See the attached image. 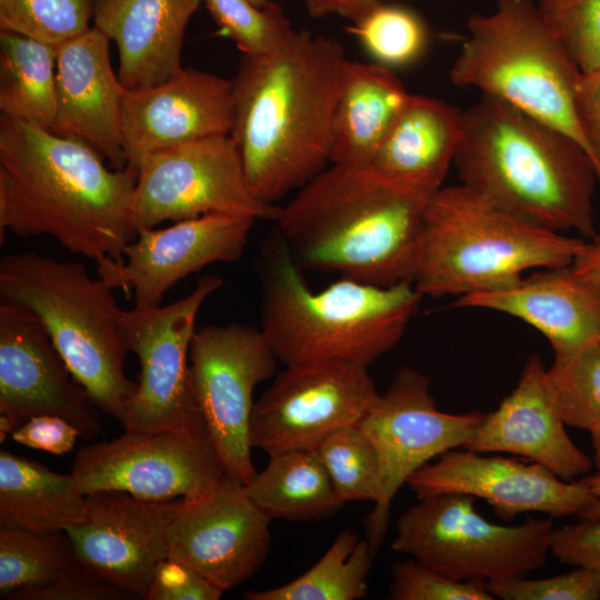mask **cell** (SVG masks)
I'll use <instances>...</instances> for the list:
<instances>
[{"instance_id":"52a82bcc","label":"cell","mask_w":600,"mask_h":600,"mask_svg":"<svg viewBox=\"0 0 600 600\" xmlns=\"http://www.w3.org/2000/svg\"><path fill=\"white\" fill-rule=\"evenodd\" d=\"M0 303L32 312L76 381L101 411L124 423L137 382L124 372V310L111 287L80 262L8 253L0 261Z\"/></svg>"},{"instance_id":"4316f807","label":"cell","mask_w":600,"mask_h":600,"mask_svg":"<svg viewBox=\"0 0 600 600\" xmlns=\"http://www.w3.org/2000/svg\"><path fill=\"white\" fill-rule=\"evenodd\" d=\"M409 96L391 68L347 59L332 119L330 163H371Z\"/></svg>"},{"instance_id":"8992f818","label":"cell","mask_w":600,"mask_h":600,"mask_svg":"<svg viewBox=\"0 0 600 600\" xmlns=\"http://www.w3.org/2000/svg\"><path fill=\"white\" fill-rule=\"evenodd\" d=\"M586 239L524 221L462 186L430 198L411 283L422 297L494 291L526 271L570 266Z\"/></svg>"},{"instance_id":"ac0fdd59","label":"cell","mask_w":600,"mask_h":600,"mask_svg":"<svg viewBox=\"0 0 600 600\" xmlns=\"http://www.w3.org/2000/svg\"><path fill=\"white\" fill-rule=\"evenodd\" d=\"M407 484L417 499L437 493H462L482 499L504 522L527 512L579 518L594 500L580 479L563 480L528 460L488 456L464 448L449 450L424 464Z\"/></svg>"},{"instance_id":"2e32d148","label":"cell","mask_w":600,"mask_h":600,"mask_svg":"<svg viewBox=\"0 0 600 600\" xmlns=\"http://www.w3.org/2000/svg\"><path fill=\"white\" fill-rule=\"evenodd\" d=\"M257 219L214 212L156 229L139 228L123 252V261L97 263V273L109 287L132 294L134 309L161 306L177 282L216 262L241 258Z\"/></svg>"},{"instance_id":"d590c367","label":"cell","mask_w":600,"mask_h":600,"mask_svg":"<svg viewBox=\"0 0 600 600\" xmlns=\"http://www.w3.org/2000/svg\"><path fill=\"white\" fill-rule=\"evenodd\" d=\"M96 0H0V30L60 46L87 31Z\"/></svg>"},{"instance_id":"e575fe53","label":"cell","mask_w":600,"mask_h":600,"mask_svg":"<svg viewBox=\"0 0 600 600\" xmlns=\"http://www.w3.org/2000/svg\"><path fill=\"white\" fill-rule=\"evenodd\" d=\"M350 31L373 57L388 68L414 62L426 50L428 30L418 13L400 4L379 3Z\"/></svg>"},{"instance_id":"83f0119b","label":"cell","mask_w":600,"mask_h":600,"mask_svg":"<svg viewBox=\"0 0 600 600\" xmlns=\"http://www.w3.org/2000/svg\"><path fill=\"white\" fill-rule=\"evenodd\" d=\"M87 496L72 474L57 473L42 463L0 452V527L33 531H64L84 520Z\"/></svg>"},{"instance_id":"ab89813d","label":"cell","mask_w":600,"mask_h":600,"mask_svg":"<svg viewBox=\"0 0 600 600\" xmlns=\"http://www.w3.org/2000/svg\"><path fill=\"white\" fill-rule=\"evenodd\" d=\"M494 599L503 600H598L600 573L577 567L568 573L541 579L527 577L487 582Z\"/></svg>"},{"instance_id":"7402d4cb","label":"cell","mask_w":600,"mask_h":600,"mask_svg":"<svg viewBox=\"0 0 600 600\" xmlns=\"http://www.w3.org/2000/svg\"><path fill=\"white\" fill-rule=\"evenodd\" d=\"M109 37L93 24L57 47V112L52 131L82 140L112 168L127 167L122 146L126 88L110 62Z\"/></svg>"},{"instance_id":"9c48e42d","label":"cell","mask_w":600,"mask_h":600,"mask_svg":"<svg viewBox=\"0 0 600 600\" xmlns=\"http://www.w3.org/2000/svg\"><path fill=\"white\" fill-rule=\"evenodd\" d=\"M552 518L500 524L483 518L474 498L437 493L418 499L399 518L393 552L458 581H503L544 566Z\"/></svg>"},{"instance_id":"f907efd6","label":"cell","mask_w":600,"mask_h":600,"mask_svg":"<svg viewBox=\"0 0 600 600\" xmlns=\"http://www.w3.org/2000/svg\"><path fill=\"white\" fill-rule=\"evenodd\" d=\"M253 4H256L257 7H263L266 6L269 0H250Z\"/></svg>"},{"instance_id":"4fadbf2b","label":"cell","mask_w":600,"mask_h":600,"mask_svg":"<svg viewBox=\"0 0 600 600\" xmlns=\"http://www.w3.org/2000/svg\"><path fill=\"white\" fill-rule=\"evenodd\" d=\"M189 358L207 433L227 472L248 484L257 473L250 443L253 391L274 376L279 360L261 328L239 322L196 329Z\"/></svg>"},{"instance_id":"ee69618b","label":"cell","mask_w":600,"mask_h":600,"mask_svg":"<svg viewBox=\"0 0 600 600\" xmlns=\"http://www.w3.org/2000/svg\"><path fill=\"white\" fill-rule=\"evenodd\" d=\"M78 437L80 432L70 421L53 414L32 417L11 434L12 440L22 446L52 454L71 451Z\"/></svg>"},{"instance_id":"d4e9b609","label":"cell","mask_w":600,"mask_h":600,"mask_svg":"<svg viewBox=\"0 0 600 600\" xmlns=\"http://www.w3.org/2000/svg\"><path fill=\"white\" fill-rule=\"evenodd\" d=\"M202 0H96L93 26L117 46L128 89L158 84L182 68L187 26Z\"/></svg>"},{"instance_id":"60d3db41","label":"cell","mask_w":600,"mask_h":600,"mask_svg":"<svg viewBox=\"0 0 600 600\" xmlns=\"http://www.w3.org/2000/svg\"><path fill=\"white\" fill-rule=\"evenodd\" d=\"M133 594L102 580L80 562L56 580L14 592L8 600H131Z\"/></svg>"},{"instance_id":"cb8c5ba5","label":"cell","mask_w":600,"mask_h":600,"mask_svg":"<svg viewBox=\"0 0 600 600\" xmlns=\"http://www.w3.org/2000/svg\"><path fill=\"white\" fill-rule=\"evenodd\" d=\"M454 306L520 319L544 336L554 353L600 343V287L571 266L539 269L510 287L459 297Z\"/></svg>"},{"instance_id":"1f68e13d","label":"cell","mask_w":600,"mask_h":600,"mask_svg":"<svg viewBox=\"0 0 600 600\" xmlns=\"http://www.w3.org/2000/svg\"><path fill=\"white\" fill-rule=\"evenodd\" d=\"M66 531H33L0 527V598L42 586L77 564Z\"/></svg>"},{"instance_id":"ffe728a7","label":"cell","mask_w":600,"mask_h":600,"mask_svg":"<svg viewBox=\"0 0 600 600\" xmlns=\"http://www.w3.org/2000/svg\"><path fill=\"white\" fill-rule=\"evenodd\" d=\"M182 499L149 501L127 492L87 496L86 518L64 531L78 561L102 580L144 599L168 558V530Z\"/></svg>"},{"instance_id":"c3c4849f","label":"cell","mask_w":600,"mask_h":600,"mask_svg":"<svg viewBox=\"0 0 600 600\" xmlns=\"http://www.w3.org/2000/svg\"><path fill=\"white\" fill-rule=\"evenodd\" d=\"M580 480L593 494V503L579 517V520H600V470L586 474Z\"/></svg>"},{"instance_id":"f6af8a7d","label":"cell","mask_w":600,"mask_h":600,"mask_svg":"<svg viewBox=\"0 0 600 600\" xmlns=\"http://www.w3.org/2000/svg\"><path fill=\"white\" fill-rule=\"evenodd\" d=\"M576 109L588 157L600 182V69L580 74Z\"/></svg>"},{"instance_id":"7c38bea8","label":"cell","mask_w":600,"mask_h":600,"mask_svg":"<svg viewBox=\"0 0 600 600\" xmlns=\"http://www.w3.org/2000/svg\"><path fill=\"white\" fill-rule=\"evenodd\" d=\"M279 207L256 194L230 134L154 152L137 169L132 212L138 229L214 212L274 221Z\"/></svg>"},{"instance_id":"30bf717a","label":"cell","mask_w":600,"mask_h":600,"mask_svg":"<svg viewBox=\"0 0 600 600\" xmlns=\"http://www.w3.org/2000/svg\"><path fill=\"white\" fill-rule=\"evenodd\" d=\"M222 284L219 277L203 276L188 296L176 302L124 310L127 349L140 364L137 388L122 424L126 431L206 430L194 394L189 352L198 312Z\"/></svg>"},{"instance_id":"f546056e","label":"cell","mask_w":600,"mask_h":600,"mask_svg":"<svg viewBox=\"0 0 600 600\" xmlns=\"http://www.w3.org/2000/svg\"><path fill=\"white\" fill-rule=\"evenodd\" d=\"M57 47L0 30V112L52 129L57 112Z\"/></svg>"},{"instance_id":"9a60e30c","label":"cell","mask_w":600,"mask_h":600,"mask_svg":"<svg viewBox=\"0 0 600 600\" xmlns=\"http://www.w3.org/2000/svg\"><path fill=\"white\" fill-rule=\"evenodd\" d=\"M380 397L368 367L342 360L286 366L254 402L250 443L269 457L317 450L358 426Z\"/></svg>"},{"instance_id":"4dcf8cb0","label":"cell","mask_w":600,"mask_h":600,"mask_svg":"<svg viewBox=\"0 0 600 600\" xmlns=\"http://www.w3.org/2000/svg\"><path fill=\"white\" fill-rule=\"evenodd\" d=\"M376 556L367 539L341 531L323 556L288 583L249 591L247 600H359L367 593V579Z\"/></svg>"},{"instance_id":"7dc6e473","label":"cell","mask_w":600,"mask_h":600,"mask_svg":"<svg viewBox=\"0 0 600 600\" xmlns=\"http://www.w3.org/2000/svg\"><path fill=\"white\" fill-rule=\"evenodd\" d=\"M570 266L576 273L600 287V234L586 240Z\"/></svg>"},{"instance_id":"d6986e66","label":"cell","mask_w":600,"mask_h":600,"mask_svg":"<svg viewBox=\"0 0 600 600\" xmlns=\"http://www.w3.org/2000/svg\"><path fill=\"white\" fill-rule=\"evenodd\" d=\"M100 411L41 321L23 307L0 303V416L16 429L36 416H59L91 439L101 429Z\"/></svg>"},{"instance_id":"f35d334b","label":"cell","mask_w":600,"mask_h":600,"mask_svg":"<svg viewBox=\"0 0 600 600\" xmlns=\"http://www.w3.org/2000/svg\"><path fill=\"white\" fill-rule=\"evenodd\" d=\"M392 600H493L487 582L458 581L421 564L412 558L397 562L391 570Z\"/></svg>"},{"instance_id":"f1b7e54d","label":"cell","mask_w":600,"mask_h":600,"mask_svg":"<svg viewBox=\"0 0 600 600\" xmlns=\"http://www.w3.org/2000/svg\"><path fill=\"white\" fill-rule=\"evenodd\" d=\"M254 504L271 520H326L344 507L316 450H291L271 456L268 464L244 486Z\"/></svg>"},{"instance_id":"7a4b0ae2","label":"cell","mask_w":600,"mask_h":600,"mask_svg":"<svg viewBox=\"0 0 600 600\" xmlns=\"http://www.w3.org/2000/svg\"><path fill=\"white\" fill-rule=\"evenodd\" d=\"M343 48L333 39L294 30L276 50L244 56L232 81L231 138L249 183L276 204L328 163L340 91Z\"/></svg>"},{"instance_id":"681fc988","label":"cell","mask_w":600,"mask_h":600,"mask_svg":"<svg viewBox=\"0 0 600 600\" xmlns=\"http://www.w3.org/2000/svg\"><path fill=\"white\" fill-rule=\"evenodd\" d=\"M590 436L593 449V463L597 470H600V426L590 431Z\"/></svg>"},{"instance_id":"bcb514c9","label":"cell","mask_w":600,"mask_h":600,"mask_svg":"<svg viewBox=\"0 0 600 600\" xmlns=\"http://www.w3.org/2000/svg\"><path fill=\"white\" fill-rule=\"evenodd\" d=\"M308 13L313 18L338 14L357 22L376 8L379 0H303Z\"/></svg>"},{"instance_id":"7bdbcfd3","label":"cell","mask_w":600,"mask_h":600,"mask_svg":"<svg viewBox=\"0 0 600 600\" xmlns=\"http://www.w3.org/2000/svg\"><path fill=\"white\" fill-rule=\"evenodd\" d=\"M550 553L562 563L600 573V520H580L554 528Z\"/></svg>"},{"instance_id":"8fae6325","label":"cell","mask_w":600,"mask_h":600,"mask_svg":"<svg viewBox=\"0 0 600 600\" xmlns=\"http://www.w3.org/2000/svg\"><path fill=\"white\" fill-rule=\"evenodd\" d=\"M71 474L84 496L120 491L149 501L194 500L229 474L206 430L126 431L82 447Z\"/></svg>"},{"instance_id":"3957f363","label":"cell","mask_w":600,"mask_h":600,"mask_svg":"<svg viewBox=\"0 0 600 600\" xmlns=\"http://www.w3.org/2000/svg\"><path fill=\"white\" fill-rule=\"evenodd\" d=\"M436 191L372 163H331L279 207L277 232L298 264L380 286L411 282Z\"/></svg>"},{"instance_id":"5b68a950","label":"cell","mask_w":600,"mask_h":600,"mask_svg":"<svg viewBox=\"0 0 600 600\" xmlns=\"http://www.w3.org/2000/svg\"><path fill=\"white\" fill-rule=\"evenodd\" d=\"M262 247L260 328L284 366L368 367L397 346L423 298L409 281L380 286L347 277L314 291L278 232Z\"/></svg>"},{"instance_id":"836d02e7","label":"cell","mask_w":600,"mask_h":600,"mask_svg":"<svg viewBox=\"0 0 600 600\" xmlns=\"http://www.w3.org/2000/svg\"><path fill=\"white\" fill-rule=\"evenodd\" d=\"M333 488L344 503L376 502L380 492V464L373 442L359 426L341 429L316 450Z\"/></svg>"},{"instance_id":"e0dca14e","label":"cell","mask_w":600,"mask_h":600,"mask_svg":"<svg viewBox=\"0 0 600 600\" xmlns=\"http://www.w3.org/2000/svg\"><path fill=\"white\" fill-rule=\"evenodd\" d=\"M228 474L206 496L183 500L168 530V558L196 570L223 592L250 579L271 548V519Z\"/></svg>"},{"instance_id":"277c9868","label":"cell","mask_w":600,"mask_h":600,"mask_svg":"<svg viewBox=\"0 0 600 600\" xmlns=\"http://www.w3.org/2000/svg\"><path fill=\"white\" fill-rule=\"evenodd\" d=\"M461 184L536 226L597 234L598 181L584 149L564 132L498 99L463 110L453 160Z\"/></svg>"},{"instance_id":"5bb4252c","label":"cell","mask_w":600,"mask_h":600,"mask_svg":"<svg viewBox=\"0 0 600 600\" xmlns=\"http://www.w3.org/2000/svg\"><path fill=\"white\" fill-rule=\"evenodd\" d=\"M483 413L440 411L430 379L401 367L389 388L358 424L373 442L380 464V492L366 520L367 540L377 553L386 534L392 500L408 479L444 452L463 447Z\"/></svg>"},{"instance_id":"6da1fadb","label":"cell","mask_w":600,"mask_h":600,"mask_svg":"<svg viewBox=\"0 0 600 600\" xmlns=\"http://www.w3.org/2000/svg\"><path fill=\"white\" fill-rule=\"evenodd\" d=\"M87 142L0 117V240L48 234L97 263L123 261L138 232L137 170L109 168Z\"/></svg>"},{"instance_id":"b9f144b4","label":"cell","mask_w":600,"mask_h":600,"mask_svg":"<svg viewBox=\"0 0 600 600\" xmlns=\"http://www.w3.org/2000/svg\"><path fill=\"white\" fill-rule=\"evenodd\" d=\"M222 593L196 570L167 558L156 568L146 600H218Z\"/></svg>"},{"instance_id":"44dd1931","label":"cell","mask_w":600,"mask_h":600,"mask_svg":"<svg viewBox=\"0 0 600 600\" xmlns=\"http://www.w3.org/2000/svg\"><path fill=\"white\" fill-rule=\"evenodd\" d=\"M233 124L232 81L181 68L167 80L126 89L122 146L134 170L150 154L190 141L230 134Z\"/></svg>"},{"instance_id":"d6a6232c","label":"cell","mask_w":600,"mask_h":600,"mask_svg":"<svg viewBox=\"0 0 600 600\" xmlns=\"http://www.w3.org/2000/svg\"><path fill=\"white\" fill-rule=\"evenodd\" d=\"M547 380L566 426L589 432L600 426V343L554 353Z\"/></svg>"},{"instance_id":"484cf974","label":"cell","mask_w":600,"mask_h":600,"mask_svg":"<svg viewBox=\"0 0 600 600\" xmlns=\"http://www.w3.org/2000/svg\"><path fill=\"white\" fill-rule=\"evenodd\" d=\"M462 118L463 110L410 93L371 163L394 179L438 190L453 164Z\"/></svg>"},{"instance_id":"603a6c76","label":"cell","mask_w":600,"mask_h":600,"mask_svg":"<svg viewBox=\"0 0 600 600\" xmlns=\"http://www.w3.org/2000/svg\"><path fill=\"white\" fill-rule=\"evenodd\" d=\"M554 406L547 368L539 356L524 363L516 388L488 414L462 447L481 453H510L573 481L592 460L570 439Z\"/></svg>"},{"instance_id":"ba28073f","label":"cell","mask_w":600,"mask_h":600,"mask_svg":"<svg viewBox=\"0 0 600 600\" xmlns=\"http://www.w3.org/2000/svg\"><path fill=\"white\" fill-rule=\"evenodd\" d=\"M580 74L534 2L498 0L469 19L449 78L564 132L587 152L576 109Z\"/></svg>"},{"instance_id":"8d00e7d4","label":"cell","mask_w":600,"mask_h":600,"mask_svg":"<svg viewBox=\"0 0 600 600\" xmlns=\"http://www.w3.org/2000/svg\"><path fill=\"white\" fill-rule=\"evenodd\" d=\"M210 14L236 46L249 57L267 54L294 32L277 3L257 7L250 0H202Z\"/></svg>"},{"instance_id":"74e56055","label":"cell","mask_w":600,"mask_h":600,"mask_svg":"<svg viewBox=\"0 0 600 600\" xmlns=\"http://www.w3.org/2000/svg\"><path fill=\"white\" fill-rule=\"evenodd\" d=\"M536 6L581 73L600 69V0H537Z\"/></svg>"}]
</instances>
